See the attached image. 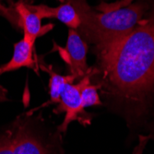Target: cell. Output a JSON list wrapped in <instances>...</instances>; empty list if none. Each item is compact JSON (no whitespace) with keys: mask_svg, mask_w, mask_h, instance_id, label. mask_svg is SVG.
Segmentation results:
<instances>
[{"mask_svg":"<svg viewBox=\"0 0 154 154\" xmlns=\"http://www.w3.org/2000/svg\"><path fill=\"white\" fill-rule=\"evenodd\" d=\"M98 57L107 96L131 119L144 117L154 93V13Z\"/></svg>","mask_w":154,"mask_h":154,"instance_id":"6da1fadb","label":"cell"},{"mask_svg":"<svg viewBox=\"0 0 154 154\" xmlns=\"http://www.w3.org/2000/svg\"><path fill=\"white\" fill-rule=\"evenodd\" d=\"M71 2L80 19L77 31L96 46L98 53L128 34L143 20L146 10L142 3H131L115 10L96 12L84 0Z\"/></svg>","mask_w":154,"mask_h":154,"instance_id":"7a4b0ae2","label":"cell"},{"mask_svg":"<svg viewBox=\"0 0 154 154\" xmlns=\"http://www.w3.org/2000/svg\"><path fill=\"white\" fill-rule=\"evenodd\" d=\"M54 50L59 52L70 73L76 78H83L91 72L87 65L88 45L77 30L69 29L66 47L63 48L54 44Z\"/></svg>","mask_w":154,"mask_h":154,"instance_id":"3957f363","label":"cell"},{"mask_svg":"<svg viewBox=\"0 0 154 154\" xmlns=\"http://www.w3.org/2000/svg\"><path fill=\"white\" fill-rule=\"evenodd\" d=\"M54 112L57 114L65 113V118L58 128L59 131L63 133L67 130L70 123L77 120L83 121V117L87 116V114L82 103L79 83L66 84L61 93L59 105Z\"/></svg>","mask_w":154,"mask_h":154,"instance_id":"277c9868","label":"cell"},{"mask_svg":"<svg viewBox=\"0 0 154 154\" xmlns=\"http://www.w3.org/2000/svg\"><path fill=\"white\" fill-rule=\"evenodd\" d=\"M10 10L13 11V13H16V16H12L8 20H13L14 24L21 28L24 36L34 42L39 36L45 34L48 31L53 29V24H48L45 27L42 26V19L40 16L30 8L29 4L23 2L22 0L15 3L14 8Z\"/></svg>","mask_w":154,"mask_h":154,"instance_id":"5b68a950","label":"cell"},{"mask_svg":"<svg viewBox=\"0 0 154 154\" xmlns=\"http://www.w3.org/2000/svg\"><path fill=\"white\" fill-rule=\"evenodd\" d=\"M34 43V41L23 35V38L14 45L11 59L0 67V75L18 70L21 67H28L35 70V61L33 59Z\"/></svg>","mask_w":154,"mask_h":154,"instance_id":"8992f818","label":"cell"},{"mask_svg":"<svg viewBox=\"0 0 154 154\" xmlns=\"http://www.w3.org/2000/svg\"><path fill=\"white\" fill-rule=\"evenodd\" d=\"M30 8L38 14L41 19H57L70 29L75 30H77L80 25L79 16L71 1L62 4L57 8H51L45 5H30Z\"/></svg>","mask_w":154,"mask_h":154,"instance_id":"52a82bcc","label":"cell"},{"mask_svg":"<svg viewBox=\"0 0 154 154\" xmlns=\"http://www.w3.org/2000/svg\"><path fill=\"white\" fill-rule=\"evenodd\" d=\"M10 142L14 154H46L43 145L24 127L10 132Z\"/></svg>","mask_w":154,"mask_h":154,"instance_id":"ba28073f","label":"cell"},{"mask_svg":"<svg viewBox=\"0 0 154 154\" xmlns=\"http://www.w3.org/2000/svg\"><path fill=\"white\" fill-rule=\"evenodd\" d=\"M40 67L43 69L44 71L48 73L50 79H49V94H50V100L46 102L43 106H46L48 104L53 103H59L61 93L66 87V84L73 83L74 80L77 79L74 75H66L63 76L55 71L53 70L52 66H46L44 64H41Z\"/></svg>","mask_w":154,"mask_h":154,"instance_id":"9c48e42d","label":"cell"},{"mask_svg":"<svg viewBox=\"0 0 154 154\" xmlns=\"http://www.w3.org/2000/svg\"><path fill=\"white\" fill-rule=\"evenodd\" d=\"M91 72L84 76L79 82L80 89V96L84 108L102 105L98 90L101 86H96L91 83Z\"/></svg>","mask_w":154,"mask_h":154,"instance_id":"30bf717a","label":"cell"},{"mask_svg":"<svg viewBox=\"0 0 154 154\" xmlns=\"http://www.w3.org/2000/svg\"><path fill=\"white\" fill-rule=\"evenodd\" d=\"M0 154H14L10 142V132L0 137Z\"/></svg>","mask_w":154,"mask_h":154,"instance_id":"8fae6325","label":"cell"},{"mask_svg":"<svg viewBox=\"0 0 154 154\" xmlns=\"http://www.w3.org/2000/svg\"><path fill=\"white\" fill-rule=\"evenodd\" d=\"M133 2V0H120L116 3H112V4H102L99 8L101 11H109V10H115L117 8H124L125 6H128Z\"/></svg>","mask_w":154,"mask_h":154,"instance_id":"7c38bea8","label":"cell"},{"mask_svg":"<svg viewBox=\"0 0 154 154\" xmlns=\"http://www.w3.org/2000/svg\"><path fill=\"white\" fill-rule=\"evenodd\" d=\"M2 101H7V97H6V91L0 86V102Z\"/></svg>","mask_w":154,"mask_h":154,"instance_id":"4fadbf2b","label":"cell"},{"mask_svg":"<svg viewBox=\"0 0 154 154\" xmlns=\"http://www.w3.org/2000/svg\"><path fill=\"white\" fill-rule=\"evenodd\" d=\"M22 1H23V2H25V3H26V1H28V0H22Z\"/></svg>","mask_w":154,"mask_h":154,"instance_id":"5bb4252c","label":"cell"},{"mask_svg":"<svg viewBox=\"0 0 154 154\" xmlns=\"http://www.w3.org/2000/svg\"><path fill=\"white\" fill-rule=\"evenodd\" d=\"M152 137H153V138H154V134H153V136H152Z\"/></svg>","mask_w":154,"mask_h":154,"instance_id":"9a60e30c","label":"cell"}]
</instances>
